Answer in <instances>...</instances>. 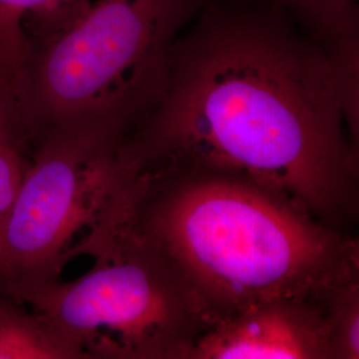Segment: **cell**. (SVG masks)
<instances>
[{
    "mask_svg": "<svg viewBox=\"0 0 359 359\" xmlns=\"http://www.w3.org/2000/svg\"><path fill=\"white\" fill-rule=\"evenodd\" d=\"M358 74L359 40L329 46L265 0H210L124 142L126 172L240 180L335 228L358 208Z\"/></svg>",
    "mask_w": 359,
    "mask_h": 359,
    "instance_id": "cell-1",
    "label": "cell"
},
{
    "mask_svg": "<svg viewBox=\"0 0 359 359\" xmlns=\"http://www.w3.org/2000/svg\"><path fill=\"white\" fill-rule=\"evenodd\" d=\"M133 217L181 271L212 325L273 301L327 306L359 278L358 241L252 184L213 175L127 179Z\"/></svg>",
    "mask_w": 359,
    "mask_h": 359,
    "instance_id": "cell-2",
    "label": "cell"
},
{
    "mask_svg": "<svg viewBox=\"0 0 359 359\" xmlns=\"http://www.w3.org/2000/svg\"><path fill=\"white\" fill-rule=\"evenodd\" d=\"M210 0H97L72 25L28 43L16 93L32 144L52 129L136 128L167 87L180 35Z\"/></svg>",
    "mask_w": 359,
    "mask_h": 359,
    "instance_id": "cell-3",
    "label": "cell"
},
{
    "mask_svg": "<svg viewBox=\"0 0 359 359\" xmlns=\"http://www.w3.org/2000/svg\"><path fill=\"white\" fill-rule=\"evenodd\" d=\"M93 265L72 281L26 289L13 299L36 311L84 359H189L212 326L203 301L142 231L123 193L77 246Z\"/></svg>",
    "mask_w": 359,
    "mask_h": 359,
    "instance_id": "cell-4",
    "label": "cell"
},
{
    "mask_svg": "<svg viewBox=\"0 0 359 359\" xmlns=\"http://www.w3.org/2000/svg\"><path fill=\"white\" fill-rule=\"evenodd\" d=\"M128 133L116 123L90 121L52 129L32 144L0 234L1 293L62 278L124 179Z\"/></svg>",
    "mask_w": 359,
    "mask_h": 359,
    "instance_id": "cell-5",
    "label": "cell"
},
{
    "mask_svg": "<svg viewBox=\"0 0 359 359\" xmlns=\"http://www.w3.org/2000/svg\"><path fill=\"white\" fill-rule=\"evenodd\" d=\"M189 359H332L326 306L273 301L212 325Z\"/></svg>",
    "mask_w": 359,
    "mask_h": 359,
    "instance_id": "cell-6",
    "label": "cell"
},
{
    "mask_svg": "<svg viewBox=\"0 0 359 359\" xmlns=\"http://www.w3.org/2000/svg\"><path fill=\"white\" fill-rule=\"evenodd\" d=\"M90 0H0V71L13 81L26 59L28 43L56 34L88 10Z\"/></svg>",
    "mask_w": 359,
    "mask_h": 359,
    "instance_id": "cell-7",
    "label": "cell"
},
{
    "mask_svg": "<svg viewBox=\"0 0 359 359\" xmlns=\"http://www.w3.org/2000/svg\"><path fill=\"white\" fill-rule=\"evenodd\" d=\"M0 359H84L36 311L0 292Z\"/></svg>",
    "mask_w": 359,
    "mask_h": 359,
    "instance_id": "cell-8",
    "label": "cell"
},
{
    "mask_svg": "<svg viewBox=\"0 0 359 359\" xmlns=\"http://www.w3.org/2000/svg\"><path fill=\"white\" fill-rule=\"evenodd\" d=\"M323 43L359 40V0H265Z\"/></svg>",
    "mask_w": 359,
    "mask_h": 359,
    "instance_id": "cell-9",
    "label": "cell"
},
{
    "mask_svg": "<svg viewBox=\"0 0 359 359\" xmlns=\"http://www.w3.org/2000/svg\"><path fill=\"white\" fill-rule=\"evenodd\" d=\"M332 359L359 358V278L342 286L329 301Z\"/></svg>",
    "mask_w": 359,
    "mask_h": 359,
    "instance_id": "cell-10",
    "label": "cell"
},
{
    "mask_svg": "<svg viewBox=\"0 0 359 359\" xmlns=\"http://www.w3.org/2000/svg\"><path fill=\"white\" fill-rule=\"evenodd\" d=\"M31 156L26 144L0 142V234L10 216Z\"/></svg>",
    "mask_w": 359,
    "mask_h": 359,
    "instance_id": "cell-11",
    "label": "cell"
},
{
    "mask_svg": "<svg viewBox=\"0 0 359 359\" xmlns=\"http://www.w3.org/2000/svg\"><path fill=\"white\" fill-rule=\"evenodd\" d=\"M0 142L26 144L31 147L29 135L13 81L0 71Z\"/></svg>",
    "mask_w": 359,
    "mask_h": 359,
    "instance_id": "cell-12",
    "label": "cell"
}]
</instances>
